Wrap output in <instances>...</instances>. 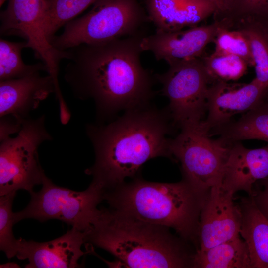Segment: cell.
Returning a JSON list of instances; mask_svg holds the SVG:
<instances>
[{"mask_svg":"<svg viewBox=\"0 0 268 268\" xmlns=\"http://www.w3.org/2000/svg\"><path fill=\"white\" fill-rule=\"evenodd\" d=\"M144 36L138 32L66 50L64 79L77 99L93 101L99 120L149 104L152 82L140 58Z\"/></svg>","mask_w":268,"mask_h":268,"instance_id":"cell-1","label":"cell"},{"mask_svg":"<svg viewBox=\"0 0 268 268\" xmlns=\"http://www.w3.org/2000/svg\"><path fill=\"white\" fill-rule=\"evenodd\" d=\"M167 114L149 104L125 111L106 124H88L93 165L85 170L105 193L138 176L143 165L157 157L172 158Z\"/></svg>","mask_w":268,"mask_h":268,"instance_id":"cell-2","label":"cell"},{"mask_svg":"<svg viewBox=\"0 0 268 268\" xmlns=\"http://www.w3.org/2000/svg\"><path fill=\"white\" fill-rule=\"evenodd\" d=\"M85 233V244L104 249L132 268H192L196 247L170 228L110 208L100 209Z\"/></svg>","mask_w":268,"mask_h":268,"instance_id":"cell-3","label":"cell"},{"mask_svg":"<svg viewBox=\"0 0 268 268\" xmlns=\"http://www.w3.org/2000/svg\"><path fill=\"white\" fill-rule=\"evenodd\" d=\"M208 193L196 190L183 179L162 183L137 176L106 192L104 200L121 213L173 229L197 250L200 214Z\"/></svg>","mask_w":268,"mask_h":268,"instance_id":"cell-4","label":"cell"},{"mask_svg":"<svg viewBox=\"0 0 268 268\" xmlns=\"http://www.w3.org/2000/svg\"><path fill=\"white\" fill-rule=\"evenodd\" d=\"M87 13L64 26L51 40L64 51L81 44H98L135 34L145 22L134 0H98Z\"/></svg>","mask_w":268,"mask_h":268,"instance_id":"cell-5","label":"cell"},{"mask_svg":"<svg viewBox=\"0 0 268 268\" xmlns=\"http://www.w3.org/2000/svg\"><path fill=\"white\" fill-rule=\"evenodd\" d=\"M38 192L31 191L30 200L23 210L14 213L15 223L24 219L43 222L57 219L82 232L86 231L97 217V206L104 200V191L91 182L83 191H76L55 184L46 175Z\"/></svg>","mask_w":268,"mask_h":268,"instance_id":"cell-6","label":"cell"},{"mask_svg":"<svg viewBox=\"0 0 268 268\" xmlns=\"http://www.w3.org/2000/svg\"><path fill=\"white\" fill-rule=\"evenodd\" d=\"M181 129L169 139V150L172 158L180 164L182 179L202 193L222 185L229 144L210 138L202 122Z\"/></svg>","mask_w":268,"mask_h":268,"instance_id":"cell-7","label":"cell"},{"mask_svg":"<svg viewBox=\"0 0 268 268\" xmlns=\"http://www.w3.org/2000/svg\"><path fill=\"white\" fill-rule=\"evenodd\" d=\"M44 115L24 119L14 137L0 141V196L19 190L29 193L42 184L46 176L39 161L38 150L52 139Z\"/></svg>","mask_w":268,"mask_h":268,"instance_id":"cell-8","label":"cell"},{"mask_svg":"<svg viewBox=\"0 0 268 268\" xmlns=\"http://www.w3.org/2000/svg\"><path fill=\"white\" fill-rule=\"evenodd\" d=\"M155 78L162 85V94L169 100V116L175 123L182 128L204 121L212 82L201 57L170 65Z\"/></svg>","mask_w":268,"mask_h":268,"instance_id":"cell-9","label":"cell"},{"mask_svg":"<svg viewBox=\"0 0 268 268\" xmlns=\"http://www.w3.org/2000/svg\"><path fill=\"white\" fill-rule=\"evenodd\" d=\"M6 8L0 12L1 35H16L25 39L27 48L32 49L47 68L55 82L58 101L64 100L58 76L60 61L67 58L66 50L54 47L45 30L46 0H8Z\"/></svg>","mask_w":268,"mask_h":268,"instance_id":"cell-10","label":"cell"},{"mask_svg":"<svg viewBox=\"0 0 268 268\" xmlns=\"http://www.w3.org/2000/svg\"><path fill=\"white\" fill-rule=\"evenodd\" d=\"M241 221V209L234 201V194L222 185L212 187L200 214L198 249L206 250L240 236Z\"/></svg>","mask_w":268,"mask_h":268,"instance_id":"cell-11","label":"cell"},{"mask_svg":"<svg viewBox=\"0 0 268 268\" xmlns=\"http://www.w3.org/2000/svg\"><path fill=\"white\" fill-rule=\"evenodd\" d=\"M221 22L156 33L144 36L140 42L142 51L152 52L157 60L165 61L169 66L203 56L207 46L213 42Z\"/></svg>","mask_w":268,"mask_h":268,"instance_id":"cell-12","label":"cell"},{"mask_svg":"<svg viewBox=\"0 0 268 268\" xmlns=\"http://www.w3.org/2000/svg\"><path fill=\"white\" fill-rule=\"evenodd\" d=\"M268 90L255 78L248 83H212L207 96V117L202 122L210 133L230 122L236 114L245 113L265 100Z\"/></svg>","mask_w":268,"mask_h":268,"instance_id":"cell-13","label":"cell"},{"mask_svg":"<svg viewBox=\"0 0 268 268\" xmlns=\"http://www.w3.org/2000/svg\"><path fill=\"white\" fill-rule=\"evenodd\" d=\"M85 233L72 227L66 233L51 241L38 242L19 239L16 257L27 260L26 268H75L81 267L79 260L90 253L83 251Z\"/></svg>","mask_w":268,"mask_h":268,"instance_id":"cell-14","label":"cell"},{"mask_svg":"<svg viewBox=\"0 0 268 268\" xmlns=\"http://www.w3.org/2000/svg\"><path fill=\"white\" fill-rule=\"evenodd\" d=\"M57 92L53 77L40 73L0 81V117L12 115L24 119L50 94Z\"/></svg>","mask_w":268,"mask_h":268,"instance_id":"cell-15","label":"cell"},{"mask_svg":"<svg viewBox=\"0 0 268 268\" xmlns=\"http://www.w3.org/2000/svg\"><path fill=\"white\" fill-rule=\"evenodd\" d=\"M228 144L222 187L234 195L243 191L250 196L255 184L268 177V146L249 149L237 142Z\"/></svg>","mask_w":268,"mask_h":268,"instance_id":"cell-16","label":"cell"},{"mask_svg":"<svg viewBox=\"0 0 268 268\" xmlns=\"http://www.w3.org/2000/svg\"><path fill=\"white\" fill-rule=\"evenodd\" d=\"M148 18L156 31L170 32L198 25L219 7L213 0H147Z\"/></svg>","mask_w":268,"mask_h":268,"instance_id":"cell-17","label":"cell"},{"mask_svg":"<svg viewBox=\"0 0 268 268\" xmlns=\"http://www.w3.org/2000/svg\"><path fill=\"white\" fill-rule=\"evenodd\" d=\"M239 205L242 213L240 235L247 245L251 268H268V220L251 196L241 198Z\"/></svg>","mask_w":268,"mask_h":268,"instance_id":"cell-18","label":"cell"},{"mask_svg":"<svg viewBox=\"0 0 268 268\" xmlns=\"http://www.w3.org/2000/svg\"><path fill=\"white\" fill-rule=\"evenodd\" d=\"M192 268H251L248 248L240 236L204 250H196Z\"/></svg>","mask_w":268,"mask_h":268,"instance_id":"cell-19","label":"cell"},{"mask_svg":"<svg viewBox=\"0 0 268 268\" xmlns=\"http://www.w3.org/2000/svg\"><path fill=\"white\" fill-rule=\"evenodd\" d=\"M216 129L221 135L219 139L224 143L247 139L268 142V102L264 100L236 121H231Z\"/></svg>","mask_w":268,"mask_h":268,"instance_id":"cell-20","label":"cell"},{"mask_svg":"<svg viewBox=\"0 0 268 268\" xmlns=\"http://www.w3.org/2000/svg\"><path fill=\"white\" fill-rule=\"evenodd\" d=\"M241 29L249 40L255 79L268 90V23L265 19L249 18L231 24Z\"/></svg>","mask_w":268,"mask_h":268,"instance_id":"cell-21","label":"cell"},{"mask_svg":"<svg viewBox=\"0 0 268 268\" xmlns=\"http://www.w3.org/2000/svg\"><path fill=\"white\" fill-rule=\"evenodd\" d=\"M27 48L26 41L11 42L0 39V81L15 79L34 74L46 71L44 63L32 65L24 63L22 58V51Z\"/></svg>","mask_w":268,"mask_h":268,"instance_id":"cell-22","label":"cell"},{"mask_svg":"<svg viewBox=\"0 0 268 268\" xmlns=\"http://www.w3.org/2000/svg\"><path fill=\"white\" fill-rule=\"evenodd\" d=\"M201 58L212 83L236 81L246 74L250 66L245 60L233 55L213 52Z\"/></svg>","mask_w":268,"mask_h":268,"instance_id":"cell-23","label":"cell"},{"mask_svg":"<svg viewBox=\"0 0 268 268\" xmlns=\"http://www.w3.org/2000/svg\"><path fill=\"white\" fill-rule=\"evenodd\" d=\"M45 30L50 42L62 26L98 0H46Z\"/></svg>","mask_w":268,"mask_h":268,"instance_id":"cell-24","label":"cell"},{"mask_svg":"<svg viewBox=\"0 0 268 268\" xmlns=\"http://www.w3.org/2000/svg\"><path fill=\"white\" fill-rule=\"evenodd\" d=\"M214 20L220 21L221 25L213 41L214 52L239 56L253 66L250 46L245 32L239 27L229 25L224 20Z\"/></svg>","mask_w":268,"mask_h":268,"instance_id":"cell-25","label":"cell"},{"mask_svg":"<svg viewBox=\"0 0 268 268\" xmlns=\"http://www.w3.org/2000/svg\"><path fill=\"white\" fill-rule=\"evenodd\" d=\"M214 19H225L229 23L249 18H268V0H224Z\"/></svg>","mask_w":268,"mask_h":268,"instance_id":"cell-26","label":"cell"},{"mask_svg":"<svg viewBox=\"0 0 268 268\" xmlns=\"http://www.w3.org/2000/svg\"><path fill=\"white\" fill-rule=\"evenodd\" d=\"M16 192L0 197V250L8 259L16 256L19 239L14 236L12 227L15 224L12 207Z\"/></svg>","mask_w":268,"mask_h":268,"instance_id":"cell-27","label":"cell"},{"mask_svg":"<svg viewBox=\"0 0 268 268\" xmlns=\"http://www.w3.org/2000/svg\"><path fill=\"white\" fill-rule=\"evenodd\" d=\"M259 181V186L254 187L250 196L257 207L268 220V177Z\"/></svg>","mask_w":268,"mask_h":268,"instance_id":"cell-28","label":"cell"},{"mask_svg":"<svg viewBox=\"0 0 268 268\" xmlns=\"http://www.w3.org/2000/svg\"><path fill=\"white\" fill-rule=\"evenodd\" d=\"M24 119L10 115L0 117V141L16 134L21 129Z\"/></svg>","mask_w":268,"mask_h":268,"instance_id":"cell-29","label":"cell"},{"mask_svg":"<svg viewBox=\"0 0 268 268\" xmlns=\"http://www.w3.org/2000/svg\"><path fill=\"white\" fill-rule=\"evenodd\" d=\"M0 268H20L18 265L14 263H8L0 265Z\"/></svg>","mask_w":268,"mask_h":268,"instance_id":"cell-30","label":"cell"},{"mask_svg":"<svg viewBox=\"0 0 268 268\" xmlns=\"http://www.w3.org/2000/svg\"><path fill=\"white\" fill-rule=\"evenodd\" d=\"M218 5L219 7L218 10H220L222 7L224 0H213Z\"/></svg>","mask_w":268,"mask_h":268,"instance_id":"cell-31","label":"cell"},{"mask_svg":"<svg viewBox=\"0 0 268 268\" xmlns=\"http://www.w3.org/2000/svg\"><path fill=\"white\" fill-rule=\"evenodd\" d=\"M8 0H0V7L3 4V3Z\"/></svg>","mask_w":268,"mask_h":268,"instance_id":"cell-32","label":"cell"},{"mask_svg":"<svg viewBox=\"0 0 268 268\" xmlns=\"http://www.w3.org/2000/svg\"><path fill=\"white\" fill-rule=\"evenodd\" d=\"M266 98V101L267 102H268V93H267V94Z\"/></svg>","mask_w":268,"mask_h":268,"instance_id":"cell-33","label":"cell"},{"mask_svg":"<svg viewBox=\"0 0 268 268\" xmlns=\"http://www.w3.org/2000/svg\"><path fill=\"white\" fill-rule=\"evenodd\" d=\"M266 19V20L267 21V22H268V18H266V19Z\"/></svg>","mask_w":268,"mask_h":268,"instance_id":"cell-34","label":"cell"}]
</instances>
